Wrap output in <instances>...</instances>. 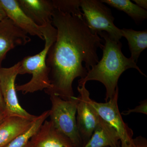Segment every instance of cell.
<instances>
[{"instance_id":"1","label":"cell","mask_w":147,"mask_h":147,"mask_svg":"<svg viewBox=\"0 0 147 147\" xmlns=\"http://www.w3.org/2000/svg\"><path fill=\"white\" fill-rule=\"evenodd\" d=\"M52 25L57 38L49 48L46 65L52 89L45 91L65 100L75 97L72 84L77 77L83 79L99 61L97 50L104 40L92 32L82 15L64 13L55 9Z\"/></svg>"},{"instance_id":"2","label":"cell","mask_w":147,"mask_h":147,"mask_svg":"<svg viewBox=\"0 0 147 147\" xmlns=\"http://www.w3.org/2000/svg\"><path fill=\"white\" fill-rule=\"evenodd\" d=\"M98 34L104 41L102 48V59L78 82L79 86L86 84L90 81H98L102 83L106 89L105 99L107 102L114 96L119 78L127 69H135L142 75H146L131 57L127 58L123 54L122 45L120 41L117 42L112 39L105 32H101Z\"/></svg>"},{"instance_id":"3","label":"cell","mask_w":147,"mask_h":147,"mask_svg":"<svg viewBox=\"0 0 147 147\" xmlns=\"http://www.w3.org/2000/svg\"><path fill=\"white\" fill-rule=\"evenodd\" d=\"M40 27L45 41L44 49L34 56H27L20 61L18 74L32 75L31 79L26 84L16 85V91L24 94L38 91L52 89L49 79V69L46 65V58L49 48L57 38V30L52 23Z\"/></svg>"},{"instance_id":"4","label":"cell","mask_w":147,"mask_h":147,"mask_svg":"<svg viewBox=\"0 0 147 147\" xmlns=\"http://www.w3.org/2000/svg\"><path fill=\"white\" fill-rule=\"evenodd\" d=\"M49 96L52 103L50 121L55 128L70 140L74 147H84L76 125L77 97L65 100L54 94Z\"/></svg>"},{"instance_id":"5","label":"cell","mask_w":147,"mask_h":147,"mask_svg":"<svg viewBox=\"0 0 147 147\" xmlns=\"http://www.w3.org/2000/svg\"><path fill=\"white\" fill-rule=\"evenodd\" d=\"M80 8L87 26L92 32H105L116 41L122 37L121 29L114 24L111 9L97 0H80Z\"/></svg>"},{"instance_id":"6","label":"cell","mask_w":147,"mask_h":147,"mask_svg":"<svg viewBox=\"0 0 147 147\" xmlns=\"http://www.w3.org/2000/svg\"><path fill=\"white\" fill-rule=\"evenodd\" d=\"M118 87L114 96L105 102H98L91 99V104L100 118L108 123L117 131L120 141L121 147H135L133 132L123 119L118 105Z\"/></svg>"},{"instance_id":"7","label":"cell","mask_w":147,"mask_h":147,"mask_svg":"<svg viewBox=\"0 0 147 147\" xmlns=\"http://www.w3.org/2000/svg\"><path fill=\"white\" fill-rule=\"evenodd\" d=\"M20 65L19 61L9 67H0V88L5 104V113L7 117L17 116L34 120L37 116L28 113L18 102L15 81Z\"/></svg>"},{"instance_id":"8","label":"cell","mask_w":147,"mask_h":147,"mask_svg":"<svg viewBox=\"0 0 147 147\" xmlns=\"http://www.w3.org/2000/svg\"><path fill=\"white\" fill-rule=\"evenodd\" d=\"M79 95L76 107V125L84 146L91 137L100 117L91 104L90 93L86 84L78 86Z\"/></svg>"},{"instance_id":"9","label":"cell","mask_w":147,"mask_h":147,"mask_svg":"<svg viewBox=\"0 0 147 147\" xmlns=\"http://www.w3.org/2000/svg\"><path fill=\"white\" fill-rule=\"evenodd\" d=\"M28 34L6 17L0 21V67L9 51L30 42Z\"/></svg>"},{"instance_id":"10","label":"cell","mask_w":147,"mask_h":147,"mask_svg":"<svg viewBox=\"0 0 147 147\" xmlns=\"http://www.w3.org/2000/svg\"><path fill=\"white\" fill-rule=\"evenodd\" d=\"M29 142L31 147H74L70 140L50 120L44 122Z\"/></svg>"},{"instance_id":"11","label":"cell","mask_w":147,"mask_h":147,"mask_svg":"<svg viewBox=\"0 0 147 147\" xmlns=\"http://www.w3.org/2000/svg\"><path fill=\"white\" fill-rule=\"evenodd\" d=\"M0 6L7 18L18 28L32 36L44 40L40 27L37 26L23 11L17 0H0Z\"/></svg>"},{"instance_id":"12","label":"cell","mask_w":147,"mask_h":147,"mask_svg":"<svg viewBox=\"0 0 147 147\" xmlns=\"http://www.w3.org/2000/svg\"><path fill=\"white\" fill-rule=\"evenodd\" d=\"M27 16L38 26L52 23L55 10L51 0H17Z\"/></svg>"},{"instance_id":"13","label":"cell","mask_w":147,"mask_h":147,"mask_svg":"<svg viewBox=\"0 0 147 147\" xmlns=\"http://www.w3.org/2000/svg\"><path fill=\"white\" fill-rule=\"evenodd\" d=\"M35 119L17 116L7 117L0 125V147L6 146L14 138L28 130Z\"/></svg>"},{"instance_id":"14","label":"cell","mask_w":147,"mask_h":147,"mask_svg":"<svg viewBox=\"0 0 147 147\" xmlns=\"http://www.w3.org/2000/svg\"><path fill=\"white\" fill-rule=\"evenodd\" d=\"M120 145V138L117 131L100 118L91 137L83 147H117Z\"/></svg>"},{"instance_id":"15","label":"cell","mask_w":147,"mask_h":147,"mask_svg":"<svg viewBox=\"0 0 147 147\" xmlns=\"http://www.w3.org/2000/svg\"><path fill=\"white\" fill-rule=\"evenodd\" d=\"M122 37L128 41L130 57L137 63L141 53L147 47V31H136L131 29L121 30Z\"/></svg>"},{"instance_id":"16","label":"cell","mask_w":147,"mask_h":147,"mask_svg":"<svg viewBox=\"0 0 147 147\" xmlns=\"http://www.w3.org/2000/svg\"><path fill=\"white\" fill-rule=\"evenodd\" d=\"M100 1L102 3H105L112 7L123 11L136 23L142 22L147 18V11L139 7L129 0H101Z\"/></svg>"},{"instance_id":"17","label":"cell","mask_w":147,"mask_h":147,"mask_svg":"<svg viewBox=\"0 0 147 147\" xmlns=\"http://www.w3.org/2000/svg\"><path fill=\"white\" fill-rule=\"evenodd\" d=\"M50 114V110H48L38 116L28 130L18 135L5 147H24L32 137L36 133L42 124L49 117Z\"/></svg>"},{"instance_id":"18","label":"cell","mask_w":147,"mask_h":147,"mask_svg":"<svg viewBox=\"0 0 147 147\" xmlns=\"http://www.w3.org/2000/svg\"><path fill=\"white\" fill-rule=\"evenodd\" d=\"M55 9L74 15L83 14L80 8V0H52Z\"/></svg>"},{"instance_id":"19","label":"cell","mask_w":147,"mask_h":147,"mask_svg":"<svg viewBox=\"0 0 147 147\" xmlns=\"http://www.w3.org/2000/svg\"><path fill=\"white\" fill-rule=\"evenodd\" d=\"M131 113H142L147 115V99L140 102L139 105L132 109H128L126 111H124L121 115H127Z\"/></svg>"},{"instance_id":"20","label":"cell","mask_w":147,"mask_h":147,"mask_svg":"<svg viewBox=\"0 0 147 147\" xmlns=\"http://www.w3.org/2000/svg\"><path fill=\"white\" fill-rule=\"evenodd\" d=\"M135 147H147V140L145 137L139 136L133 139Z\"/></svg>"},{"instance_id":"21","label":"cell","mask_w":147,"mask_h":147,"mask_svg":"<svg viewBox=\"0 0 147 147\" xmlns=\"http://www.w3.org/2000/svg\"><path fill=\"white\" fill-rule=\"evenodd\" d=\"M133 1L135 2L136 4L139 6L143 9L146 10L147 9V1L146 0H134Z\"/></svg>"},{"instance_id":"22","label":"cell","mask_w":147,"mask_h":147,"mask_svg":"<svg viewBox=\"0 0 147 147\" xmlns=\"http://www.w3.org/2000/svg\"><path fill=\"white\" fill-rule=\"evenodd\" d=\"M5 112V105L3 99L2 95L0 88V113H4Z\"/></svg>"},{"instance_id":"23","label":"cell","mask_w":147,"mask_h":147,"mask_svg":"<svg viewBox=\"0 0 147 147\" xmlns=\"http://www.w3.org/2000/svg\"><path fill=\"white\" fill-rule=\"evenodd\" d=\"M7 16L6 15L5 12L3 10L1 7L0 6V21H2L3 19L6 18Z\"/></svg>"},{"instance_id":"24","label":"cell","mask_w":147,"mask_h":147,"mask_svg":"<svg viewBox=\"0 0 147 147\" xmlns=\"http://www.w3.org/2000/svg\"><path fill=\"white\" fill-rule=\"evenodd\" d=\"M7 117V115L5 112L4 113H0V125L2 123Z\"/></svg>"},{"instance_id":"25","label":"cell","mask_w":147,"mask_h":147,"mask_svg":"<svg viewBox=\"0 0 147 147\" xmlns=\"http://www.w3.org/2000/svg\"><path fill=\"white\" fill-rule=\"evenodd\" d=\"M24 147H31L29 141L28 142V143H27V144H26V146H24Z\"/></svg>"},{"instance_id":"26","label":"cell","mask_w":147,"mask_h":147,"mask_svg":"<svg viewBox=\"0 0 147 147\" xmlns=\"http://www.w3.org/2000/svg\"><path fill=\"white\" fill-rule=\"evenodd\" d=\"M117 147H121L120 145V146H118Z\"/></svg>"},{"instance_id":"27","label":"cell","mask_w":147,"mask_h":147,"mask_svg":"<svg viewBox=\"0 0 147 147\" xmlns=\"http://www.w3.org/2000/svg\"><path fill=\"white\" fill-rule=\"evenodd\" d=\"M109 147L106 146V147Z\"/></svg>"}]
</instances>
